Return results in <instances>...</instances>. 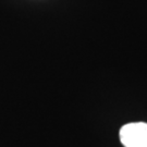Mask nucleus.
I'll use <instances>...</instances> for the list:
<instances>
[{
  "mask_svg": "<svg viewBox=\"0 0 147 147\" xmlns=\"http://www.w3.org/2000/svg\"><path fill=\"white\" fill-rule=\"evenodd\" d=\"M124 147H147V123L132 122L124 124L119 132Z\"/></svg>",
  "mask_w": 147,
  "mask_h": 147,
  "instance_id": "nucleus-1",
  "label": "nucleus"
}]
</instances>
